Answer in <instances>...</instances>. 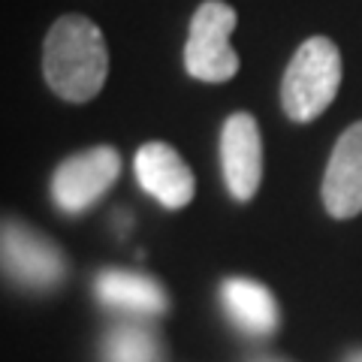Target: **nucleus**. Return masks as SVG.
I'll return each mask as SVG.
<instances>
[{
	"label": "nucleus",
	"mask_w": 362,
	"mask_h": 362,
	"mask_svg": "<svg viewBox=\"0 0 362 362\" xmlns=\"http://www.w3.org/2000/svg\"><path fill=\"white\" fill-rule=\"evenodd\" d=\"M121 175V154L109 145L78 151L54 169L52 199L64 214H82L103 199L106 190Z\"/></svg>",
	"instance_id": "20e7f679"
},
{
	"label": "nucleus",
	"mask_w": 362,
	"mask_h": 362,
	"mask_svg": "<svg viewBox=\"0 0 362 362\" xmlns=\"http://www.w3.org/2000/svg\"><path fill=\"white\" fill-rule=\"evenodd\" d=\"M338 88H341V52L329 37H311L287 64L281 82V106L290 121L308 124L332 106Z\"/></svg>",
	"instance_id": "f03ea898"
},
{
	"label": "nucleus",
	"mask_w": 362,
	"mask_h": 362,
	"mask_svg": "<svg viewBox=\"0 0 362 362\" xmlns=\"http://www.w3.org/2000/svg\"><path fill=\"white\" fill-rule=\"evenodd\" d=\"M42 73L61 100H94L109 76V45L103 30L85 16H61L45 33Z\"/></svg>",
	"instance_id": "f257e3e1"
},
{
	"label": "nucleus",
	"mask_w": 362,
	"mask_h": 362,
	"mask_svg": "<svg viewBox=\"0 0 362 362\" xmlns=\"http://www.w3.org/2000/svg\"><path fill=\"white\" fill-rule=\"evenodd\" d=\"M259 362H284V359H259Z\"/></svg>",
	"instance_id": "ddd939ff"
},
{
	"label": "nucleus",
	"mask_w": 362,
	"mask_h": 362,
	"mask_svg": "<svg viewBox=\"0 0 362 362\" xmlns=\"http://www.w3.org/2000/svg\"><path fill=\"white\" fill-rule=\"evenodd\" d=\"M221 169L223 185L235 199H254V194L259 190V178H263V142H259L257 118L247 112H235L223 121Z\"/></svg>",
	"instance_id": "423d86ee"
},
{
	"label": "nucleus",
	"mask_w": 362,
	"mask_h": 362,
	"mask_svg": "<svg viewBox=\"0 0 362 362\" xmlns=\"http://www.w3.org/2000/svg\"><path fill=\"white\" fill-rule=\"evenodd\" d=\"M221 302L226 317L245 335L266 338L281 326V311L272 290L251 278H230L221 287Z\"/></svg>",
	"instance_id": "9d476101"
},
{
	"label": "nucleus",
	"mask_w": 362,
	"mask_h": 362,
	"mask_svg": "<svg viewBox=\"0 0 362 362\" xmlns=\"http://www.w3.org/2000/svg\"><path fill=\"white\" fill-rule=\"evenodd\" d=\"M323 206L338 221L362 211V121L338 136L323 175Z\"/></svg>",
	"instance_id": "6e6552de"
},
{
	"label": "nucleus",
	"mask_w": 362,
	"mask_h": 362,
	"mask_svg": "<svg viewBox=\"0 0 362 362\" xmlns=\"http://www.w3.org/2000/svg\"><path fill=\"white\" fill-rule=\"evenodd\" d=\"M103 362H160V341L139 323H118L103 338Z\"/></svg>",
	"instance_id": "9b49d317"
},
{
	"label": "nucleus",
	"mask_w": 362,
	"mask_h": 362,
	"mask_svg": "<svg viewBox=\"0 0 362 362\" xmlns=\"http://www.w3.org/2000/svg\"><path fill=\"white\" fill-rule=\"evenodd\" d=\"M94 293L106 308L133 317H160L169 308L166 290L154 278L130 269H103L94 278Z\"/></svg>",
	"instance_id": "1a4fd4ad"
},
{
	"label": "nucleus",
	"mask_w": 362,
	"mask_h": 362,
	"mask_svg": "<svg viewBox=\"0 0 362 362\" xmlns=\"http://www.w3.org/2000/svg\"><path fill=\"white\" fill-rule=\"evenodd\" d=\"M235 21V9L223 0H206L197 6L185 42V70L194 78L218 85L239 73V54L230 45Z\"/></svg>",
	"instance_id": "7ed1b4c3"
},
{
	"label": "nucleus",
	"mask_w": 362,
	"mask_h": 362,
	"mask_svg": "<svg viewBox=\"0 0 362 362\" xmlns=\"http://www.w3.org/2000/svg\"><path fill=\"white\" fill-rule=\"evenodd\" d=\"M344 362H362V350H354V354H350Z\"/></svg>",
	"instance_id": "f8f14e48"
},
{
	"label": "nucleus",
	"mask_w": 362,
	"mask_h": 362,
	"mask_svg": "<svg viewBox=\"0 0 362 362\" xmlns=\"http://www.w3.org/2000/svg\"><path fill=\"white\" fill-rule=\"evenodd\" d=\"M139 187L163 209H185L197 194V178L181 154L166 142H145L133 157Z\"/></svg>",
	"instance_id": "0eeeda50"
},
{
	"label": "nucleus",
	"mask_w": 362,
	"mask_h": 362,
	"mask_svg": "<svg viewBox=\"0 0 362 362\" xmlns=\"http://www.w3.org/2000/svg\"><path fill=\"white\" fill-rule=\"evenodd\" d=\"M4 269L28 290H52L66 275L61 247L18 221H4Z\"/></svg>",
	"instance_id": "39448f33"
}]
</instances>
